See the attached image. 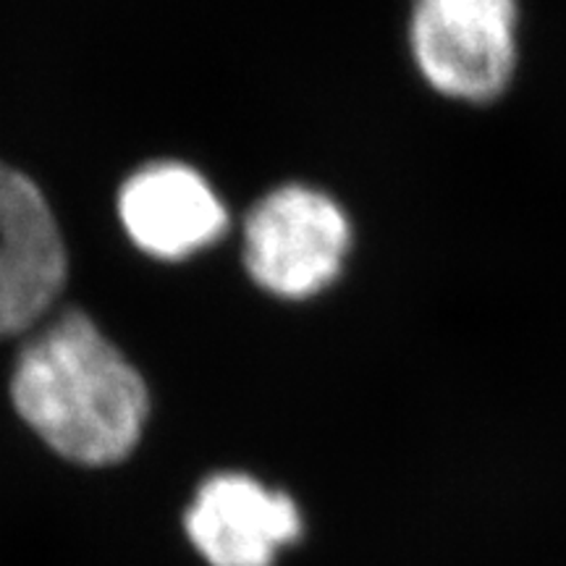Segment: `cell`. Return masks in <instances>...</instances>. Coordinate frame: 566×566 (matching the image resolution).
Here are the masks:
<instances>
[{"label": "cell", "mask_w": 566, "mask_h": 566, "mask_svg": "<svg viewBox=\"0 0 566 566\" xmlns=\"http://www.w3.org/2000/svg\"><path fill=\"white\" fill-rule=\"evenodd\" d=\"M118 216L132 242L160 260L189 258L229 229L210 184L181 163H153L129 176L118 195Z\"/></svg>", "instance_id": "8992f818"}, {"label": "cell", "mask_w": 566, "mask_h": 566, "mask_svg": "<svg viewBox=\"0 0 566 566\" xmlns=\"http://www.w3.org/2000/svg\"><path fill=\"white\" fill-rule=\"evenodd\" d=\"M66 283V247L30 176L0 163V338L32 331Z\"/></svg>", "instance_id": "277c9868"}, {"label": "cell", "mask_w": 566, "mask_h": 566, "mask_svg": "<svg viewBox=\"0 0 566 566\" xmlns=\"http://www.w3.org/2000/svg\"><path fill=\"white\" fill-rule=\"evenodd\" d=\"M354 247L346 210L323 189L286 184L244 218V268L281 300H313L342 279Z\"/></svg>", "instance_id": "3957f363"}, {"label": "cell", "mask_w": 566, "mask_h": 566, "mask_svg": "<svg viewBox=\"0 0 566 566\" xmlns=\"http://www.w3.org/2000/svg\"><path fill=\"white\" fill-rule=\"evenodd\" d=\"M11 401L55 454L84 467L129 457L150 412L142 375L80 310H66L24 344Z\"/></svg>", "instance_id": "6da1fadb"}, {"label": "cell", "mask_w": 566, "mask_h": 566, "mask_svg": "<svg viewBox=\"0 0 566 566\" xmlns=\"http://www.w3.org/2000/svg\"><path fill=\"white\" fill-rule=\"evenodd\" d=\"M520 0H409L407 45L443 101L491 105L520 69Z\"/></svg>", "instance_id": "7a4b0ae2"}, {"label": "cell", "mask_w": 566, "mask_h": 566, "mask_svg": "<svg viewBox=\"0 0 566 566\" xmlns=\"http://www.w3.org/2000/svg\"><path fill=\"white\" fill-rule=\"evenodd\" d=\"M292 495L239 472H218L197 488L184 516L189 541L210 566H273L302 537Z\"/></svg>", "instance_id": "5b68a950"}]
</instances>
